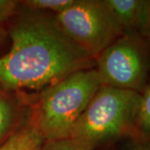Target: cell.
<instances>
[{
  "instance_id": "obj_1",
  "label": "cell",
  "mask_w": 150,
  "mask_h": 150,
  "mask_svg": "<svg viewBox=\"0 0 150 150\" xmlns=\"http://www.w3.org/2000/svg\"><path fill=\"white\" fill-rule=\"evenodd\" d=\"M9 36L11 48L0 58V88L7 92L43 90L96 64L62 32L54 16L38 11L18 17Z\"/></svg>"
},
{
  "instance_id": "obj_2",
  "label": "cell",
  "mask_w": 150,
  "mask_h": 150,
  "mask_svg": "<svg viewBox=\"0 0 150 150\" xmlns=\"http://www.w3.org/2000/svg\"><path fill=\"white\" fill-rule=\"evenodd\" d=\"M101 86L93 68L76 71L43 89L30 120L44 141L70 139L75 123Z\"/></svg>"
},
{
  "instance_id": "obj_3",
  "label": "cell",
  "mask_w": 150,
  "mask_h": 150,
  "mask_svg": "<svg viewBox=\"0 0 150 150\" xmlns=\"http://www.w3.org/2000/svg\"><path fill=\"white\" fill-rule=\"evenodd\" d=\"M141 95L102 85L75 123L70 139L89 150L129 134L137 123Z\"/></svg>"
},
{
  "instance_id": "obj_4",
  "label": "cell",
  "mask_w": 150,
  "mask_h": 150,
  "mask_svg": "<svg viewBox=\"0 0 150 150\" xmlns=\"http://www.w3.org/2000/svg\"><path fill=\"white\" fill-rule=\"evenodd\" d=\"M54 18L62 32L94 59L123 30L104 0H74Z\"/></svg>"
},
{
  "instance_id": "obj_5",
  "label": "cell",
  "mask_w": 150,
  "mask_h": 150,
  "mask_svg": "<svg viewBox=\"0 0 150 150\" xmlns=\"http://www.w3.org/2000/svg\"><path fill=\"white\" fill-rule=\"evenodd\" d=\"M102 85L137 91L144 79V63L138 45L129 38L113 42L95 59Z\"/></svg>"
},
{
  "instance_id": "obj_6",
  "label": "cell",
  "mask_w": 150,
  "mask_h": 150,
  "mask_svg": "<svg viewBox=\"0 0 150 150\" xmlns=\"http://www.w3.org/2000/svg\"><path fill=\"white\" fill-rule=\"evenodd\" d=\"M104 2L122 29L123 27L139 25L148 13V4L144 1L104 0Z\"/></svg>"
},
{
  "instance_id": "obj_7",
  "label": "cell",
  "mask_w": 150,
  "mask_h": 150,
  "mask_svg": "<svg viewBox=\"0 0 150 150\" xmlns=\"http://www.w3.org/2000/svg\"><path fill=\"white\" fill-rule=\"evenodd\" d=\"M21 126L20 109L9 92L0 88V145Z\"/></svg>"
},
{
  "instance_id": "obj_8",
  "label": "cell",
  "mask_w": 150,
  "mask_h": 150,
  "mask_svg": "<svg viewBox=\"0 0 150 150\" xmlns=\"http://www.w3.org/2000/svg\"><path fill=\"white\" fill-rule=\"evenodd\" d=\"M44 142L36 126L29 120L0 145V150H39Z\"/></svg>"
},
{
  "instance_id": "obj_9",
  "label": "cell",
  "mask_w": 150,
  "mask_h": 150,
  "mask_svg": "<svg viewBox=\"0 0 150 150\" xmlns=\"http://www.w3.org/2000/svg\"><path fill=\"white\" fill-rule=\"evenodd\" d=\"M74 0H27L23 4L34 11H52L55 14L64 12L74 4Z\"/></svg>"
},
{
  "instance_id": "obj_10",
  "label": "cell",
  "mask_w": 150,
  "mask_h": 150,
  "mask_svg": "<svg viewBox=\"0 0 150 150\" xmlns=\"http://www.w3.org/2000/svg\"><path fill=\"white\" fill-rule=\"evenodd\" d=\"M137 123L143 130L150 131V85L141 96Z\"/></svg>"
},
{
  "instance_id": "obj_11",
  "label": "cell",
  "mask_w": 150,
  "mask_h": 150,
  "mask_svg": "<svg viewBox=\"0 0 150 150\" xmlns=\"http://www.w3.org/2000/svg\"><path fill=\"white\" fill-rule=\"evenodd\" d=\"M39 150H89L72 139L45 141Z\"/></svg>"
},
{
  "instance_id": "obj_12",
  "label": "cell",
  "mask_w": 150,
  "mask_h": 150,
  "mask_svg": "<svg viewBox=\"0 0 150 150\" xmlns=\"http://www.w3.org/2000/svg\"><path fill=\"white\" fill-rule=\"evenodd\" d=\"M18 2L13 0H0V24L13 18Z\"/></svg>"
},
{
  "instance_id": "obj_13",
  "label": "cell",
  "mask_w": 150,
  "mask_h": 150,
  "mask_svg": "<svg viewBox=\"0 0 150 150\" xmlns=\"http://www.w3.org/2000/svg\"><path fill=\"white\" fill-rule=\"evenodd\" d=\"M6 36H7V33H6L5 29L3 28L2 24H0V46L5 40Z\"/></svg>"
},
{
  "instance_id": "obj_14",
  "label": "cell",
  "mask_w": 150,
  "mask_h": 150,
  "mask_svg": "<svg viewBox=\"0 0 150 150\" xmlns=\"http://www.w3.org/2000/svg\"><path fill=\"white\" fill-rule=\"evenodd\" d=\"M139 150H150V141L146 143L144 145H143L141 148L139 149Z\"/></svg>"
},
{
  "instance_id": "obj_15",
  "label": "cell",
  "mask_w": 150,
  "mask_h": 150,
  "mask_svg": "<svg viewBox=\"0 0 150 150\" xmlns=\"http://www.w3.org/2000/svg\"><path fill=\"white\" fill-rule=\"evenodd\" d=\"M148 13H149V18H150V8H149V11H148Z\"/></svg>"
}]
</instances>
